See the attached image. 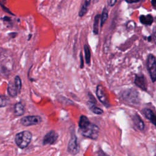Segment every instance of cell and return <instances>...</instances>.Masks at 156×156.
<instances>
[{"label":"cell","instance_id":"24","mask_svg":"<svg viewBox=\"0 0 156 156\" xmlns=\"http://www.w3.org/2000/svg\"><path fill=\"white\" fill-rule=\"evenodd\" d=\"M80 68H83V56H82V52H80Z\"/></svg>","mask_w":156,"mask_h":156},{"label":"cell","instance_id":"9","mask_svg":"<svg viewBox=\"0 0 156 156\" xmlns=\"http://www.w3.org/2000/svg\"><path fill=\"white\" fill-rule=\"evenodd\" d=\"M134 83L143 91H146L147 89L146 79L143 74H136L134 79Z\"/></svg>","mask_w":156,"mask_h":156},{"label":"cell","instance_id":"11","mask_svg":"<svg viewBox=\"0 0 156 156\" xmlns=\"http://www.w3.org/2000/svg\"><path fill=\"white\" fill-rule=\"evenodd\" d=\"M132 121L133 122V124L135 126L140 130L142 131L144 129V123L143 121L142 120L141 118L137 114H135L133 116Z\"/></svg>","mask_w":156,"mask_h":156},{"label":"cell","instance_id":"19","mask_svg":"<svg viewBox=\"0 0 156 156\" xmlns=\"http://www.w3.org/2000/svg\"><path fill=\"white\" fill-rule=\"evenodd\" d=\"M108 16V10L106 7H104L102 13L101 15V27H102L103 25L104 24V23H105V21H107V18Z\"/></svg>","mask_w":156,"mask_h":156},{"label":"cell","instance_id":"5","mask_svg":"<svg viewBox=\"0 0 156 156\" xmlns=\"http://www.w3.org/2000/svg\"><path fill=\"white\" fill-rule=\"evenodd\" d=\"M121 96L122 99L129 104H137L139 102L138 93L135 90L129 89L124 90L122 92Z\"/></svg>","mask_w":156,"mask_h":156},{"label":"cell","instance_id":"4","mask_svg":"<svg viewBox=\"0 0 156 156\" xmlns=\"http://www.w3.org/2000/svg\"><path fill=\"white\" fill-rule=\"evenodd\" d=\"M147 69L152 82L156 81V58L155 56L150 54L147 58Z\"/></svg>","mask_w":156,"mask_h":156},{"label":"cell","instance_id":"8","mask_svg":"<svg viewBox=\"0 0 156 156\" xmlns=\"http://www.w3.org/2000/svg\"><path fill=\"white\" fill-rule=\"evenodd\" d=\"M58 138V134L54 130H51L47 133L43 139V144H53L55 143Z\"/></svg>","mask_w":156,"mask_h":156},{"label":"cell","instance_id":"18","mask_svg":"<svg viewBox=\"0 0 156 156\" xmlns=\"http://www.w3.org/2000/svg\"><path fill=\"white\" fill-rule=\"evenodd\" d=\"M83 50L85 53V62L87 65H90L91 62V52L90 47L88 44H84Z\"/></svg>","mask_w":156,"mask_h":156},{"label":"cell","instance_id":"25","mask_svg":"<svg viewBox=\"0 0 156 156\" xmlns=\"http://www.w3.org/2000/svg\"><path fill=\"white\" fill-rule=\"evenodd\" d=\"M141 0H125V1L129 4H133V3H136L140 2Z\"/></svg>","mask_w":156,"mask_h":156},{"label":"cell","instance_id":"23","mask_svg":"<svg viewBox=\"0 0 156 156\" xmlns=\"http://www.w3.org/2000/svg\"><path fill=\"white\" fill-rule=\"evenodd\" d=\"M98 156H108L107 155L102 149H99V151H98Z\"/></svg>","mask_w":156,"mask_h":156},{"label":"cell","instance_id":"27","mask_svg":"<svg viewBox=\"0 0 156 156\" xmlns=\"http://www.w3.org/2000/svg\"><path fill=\"white\" fill-rule=\"evenodd\" d=\"M147 40L148 41H151L152 40V37L151 36V35H150V36H148L147 37Z\"/></svg>","mask_w":156,"mask_h":156},{"label":"cell","instance_id":"26","mask_svg":"<svg viewBox=\"0 0 156 156\" xmlns=\"http://www.w3.org/2000/svg\"><path fill=\"white\" fill-rule=\"evenodd\" d=\"M151 5L154 9H156V0H151Z\"/></svg>","mask_w":156,"mask_h":156},{"label":"cell","instance_id":"1","mask_svg":"<svg viewBox=\"0 0 156 156\" xmlns=\"http://www.w3.org/2000/svg\"><path fill=\"white\" fill-rule=\"evenodd\" d=\"M79 128L80 133L85 137L97 140L99 134V128L96 124L91 123L85 115H81L79 120Z\"/></svg>","mask_w":156,"mask_h":156},{"label":"cell","instance_id":"14","mask_svg":"<svg viewBox=\"0 0 156 156\" xmlns=\"http://www.w3.org/2000/svg\"><path fill=\"white\" fill-rule=\"evenodd\" d=\"M90 2L91 0H84V2H83L79 12V16L80 17L83 16L87 13L88 7L90 5Z\"/></svg>","mask_w":156,"mask_h":156},{"label":"cell","instance_id":"17","mask_svg":"<svg viewBox=\"0 0 156 156\" xmlns=\"http://www.w3.org/2000/svg\"><path fill=\"white\" fill-rule=\"evenodd\" d=\"M7 91H8V93L9 94V95L12 97H15L18 91L15 87V85L14 83H12V82H10L9 83V85H8V88H7Z\"/></svg>","mask_w":156,"mask_h":156},{"label":"cell","instance_id":"16","mask_svg":"<svg viewBox=\"0 0 156 156\" xmlns=\"http://www.w3.org/2000/svg\"><path fill=\"white\" fill-rule=\"evenodd\" d=\"M100 18H101V15L99 13H98L94 18L93 32L94 35H98L99 33V23Z\"/></svg>","mask_w":156,"mask_h":156},{"label":"cell","instance_id":"13","mask_svg":"<svg viewBox=\"0 0 156 156\" xmlns=\"http://www.w3.org/2000/svg\"><path fill=\"white\" fill-rule=\"evenodd\" d=\"M87 105L89 108V109L94 114H96V115H101L103 113V110L98 107L96 104H95V102L94 101H89L88 102H87Z\"/></svg>","mask_w":156,"mask_h":156},{"label":"cell","instance_id":"22","mask_svg":"<svg viewBox=\"0 0 156 156\" xmlns=\"http://www.w3.org/2000/svg\"><path fill=\"white\" fill-rule=\"evenodd\" d=\"M118 0H107V4L109 6L113 7L115 5Z\"/></svg>","mask_w":156,"mask_h":156},{"label":"cell","instance_id":"7","mask_svg":"<svg viewBox=\"0 0 156 156\" xmlns=\"http://www.w3.org/2000/svg\"><path fill=\"white\" fill-rule=\"evenodd\" d=\"M42 121L41 118L38 115L26 116L23 117L20 120V123L24 126H30L39 124Z\"/></svg>","mask_w":156,"mask_h":156},{"label":"cell","instance_id":"3","mask_svg":"<svg viewBox=\"0 0 156 156\" xmlns=\"http://www.w3.org/2000/svg\"><path fill=\"white\" fill-rule=\"evenodd\" d=\"M79 151L80 146L77 137L75 133L74 130L71 129L70 138L68 144V152L73 155H76L79 153Z\"/></svg>","mask_w":156,"mask_h":156},{"label":"cell","instance_id":"20","mask_svg":"<svg viewBox=\"0 0 156 156\" xmlns=\"http://www.w3.org/2000/svg\"><path fill=\"white\" fill-rule=\"evenodd\" d=\"M14 83L15 85V87H16L18 91L19 92L21 88V85H22L21 80V78L20 77V76H15V77L14 79Z\"/></svg>","mask_w":156,"mask_h":156},{"label":"cell","instance_id":"10","mask_svg":"<svg viewBox=\"0 0 156 156\" xmlns=\"http://www.w3.org/2000/svg\"><path fill=\"white\" fill-rule=\"evenodd\" d=\"M143 113L145 117L149 120L156 127V114L149 108H144L143 110Z\"/></svg>","mask_w":156,"mask_h":156},{"label":"cell","instance_id":"21","mask_svg":"<svg viewBox=\"0 0 156 156\" xmlns=\"http://www.w3.org/2000/svg\"><path fill=\"white\" fill-rule=\"evenodd\" d=\"M9 103L8 98L5 96H0V108L7 105Z\"/></svg>","mask_w":156,"mask_h":156},{"label":"cell","instance_id":"12","mask_svg":"<svg viewBox=\"0 0 156 156\" xmlns=\"http://www.w3.org/2000/svg\"><path fill=\"white\" fill-rule=\"evenodd\" d=\"M139 20L141 24L145 26H151L154 22V18L152 15H141L139 16Z\"/></svg>","mask_w":156,"mask_h":156},{"label":"cell","instance_id":"2","mask_svg":"<svg viewBox=\"0 0 156 156\" xmlns=\"http://www.w3.org/2000/svg\"><path fill=\"white\" fill-rule=\"evenodd\" d=\"M32 135L27 130L22 131L16 134L15 141L16 144L21 149L26 148L31 142Z\"/></svg>","mask_w":156,"mask_h":156},{"label":"cell","instance_id":"29","mask_svg":"<svg viewBox=\"0 0 156 156\" xmlns=\"http://www.w3.org/2000/svg\"><path fill=\"white\" fill-rule=\"evenodd\" d=\"M93 1H94H94H95V0H93Z\"/></svg>","mask_w":156,"mask_h":156},{"label":"cell","instance_id":"15","mask_svg":"<svg viewBox=\"0 0 156 156\" xmlns=\"http://www.w3.org/2000/svg\"><path fill=\"white\" fill-rule=\"evenodd\" d=\"M24 113V105L21 102L16 103L14 106V114L17 116H20L23 115Z\"/></svg>","mask_w":156,"mask_h":156},{"label":"cell","instance_id":"6","mask_svg":"<svg viewBox=\"0 0 156 156\" xmlns=\"http://www.w3.org/2000/svg\"><path fill=\"white\" fill-rule=\"evenodd\" d=\"M96 94L97 96V98H98L99 101L106 107H109L110 105L109 99L107 96V94L104 89V88L102 87V85L98 84L96 87Z\"/></svg>","mask_w":156,"mask_h":156},{"label":"cell","instance_id":"28","mask_svg":"<svg viewBox=\"0 0 156 156\" xmlns=\"http://www.w3.org/2000/svg\"><path fill=\"white\" fill-rule=\"evenodd\" d=\"M152 40H154V41H155V43H156V33H154V35L152 36Z\"/></svg>","mask_w":156,"mask_h":156}]
</instances>
